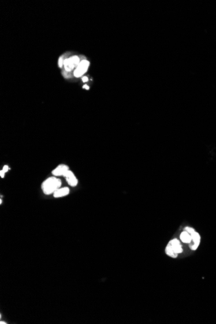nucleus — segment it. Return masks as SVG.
I'll use <instances>...</instances> for the list:
<instances>
[{"instance_id": "f257e3e1", "label": "nucleus", "mask_w": 216, "mask_h": 324, "mask_svg": "<svg viewBox=\"0 0 216 324\" xmlns=\"http://www.w3.org/2000/svg\"><path fill=\"white\" fill-rule=\"evenodd\" d=\"M62 180L57 177L52 176L45 179L41 184L43 192L45 195L53 194L56 191L61 188Z\"/></svg>"}, {"instance_id": "f03ea898", "label": "nucleus", "mask_w": 216, "mask_h": 324, "mask_svg": "<svg viewBox=\"0 0 216 324\" xmlns=\"http://www.w3.org/2000/svg\"><path fill=\"white\" fill-rule=\"evenodd\" d=\"M63 177L66 179L67 183L71 186V187H74L77 186L78 183V179L77 177L74 175V173L70 170V169L66 172V173L63 175Z\"/></svg>"}, {"instance_id": "7ed1b4c3", "label": "nucleus", "mask_w": 216, "mask_h": 324, "mask_svg": "<svg viewBox=\"0 0 216 324\" xmlns=\"http://www.w3.org/2000/svg\"><path fill=\"white\" fill-rule=\"evenodd\" d=\"M69 169V167L66 164H60L52 171L53 176L60 177L63 176V175Z\"/></svg>"}, {"instance_id": "20e7f679", "label": "nucleus", "mask_w": 216, "mask_h": 324, "mask_svg": "<svg viewBox=\"0 0 216 324\" xmlns=\"http://www.w3.org/2000/svg\"><path fill=\"white\" fill-rule=\"evenodd\" d=\"M170 245H171L172 249L174 250V251L176 254H180L182 252V246L180 243V241L177 240V239H174L170 242H169Z\"/></svg>"}, {"instance_id": "39448f33", "label": "nucleus", "mask_w": 216, "mask_h": 324, "mask_svg": "<svg viewBox=\"0 0 216 324\" xmlns=\"http://www.w3.org/2000/svg\"><path fill=\"white\" fill-rule=\"evenodd\" d=\"M69 192H70V190L68 187L60 188L53 194V196L55 198H63V197H65V196L69 195Z\"/></svg>"}, {"instance_id": "423d86ee", "label": "nucleus", "mask_w": 216, "mask_h": 324, "mask_svg": "<svg viewBox=\"0 0 216 324\" xmlns=\"http://www.w3.org/2000/svg\"><path fill=\"white\" fill-rule=\"evenodd\" d=\"M190 235L192 237V240L193 241V245L191 246V248L192 250H193V251H196V250L198 248L199 243H200L201 237H200V235H199V233L196 232H194Z\"/></svg>"}, {"instance_id": "0eeeda50", "label": "nucleus", "mask_w": 216, "mask_h": 324, "mask_svg": "<svg viewBox=\"0 0 216 324\" xmlns=\"http://www.w3.org/2000/svg\"><path fill=\"white\" fill-rule=\"evenodd\" d=\"M180 239L183 243H190L191 241H192L191 235L186 231L182 232L181 233Z\"/></svg>"}, {"instance_id": "6e6552de", "label": "nucleus", "mask_w": 216, "mask_h": 324, "mask_svg": "<svg viewBox=\"0 0 216 324\" xmlns=\"http://www.w3.org/2000/svg\"><path fill=\"white\" fill-rule=\"evenodd\" d=\"M63 64L65 66V69H66V71H71L74 67H75L74 63H73V60L71 59V58H67V59L65 60L64 62H63Z\"/></svg>"}, {"instance_id": "1a4fd4ad", "label": "nucleus", "mask_w": 216, "mask_h": 324, "mask_svg": "<svg viewBox=\"0 0 216 324\" xmlns=\"http://www.w3.org/2000/svg\"><path fill=\"white\" fill-rule=\"evenodd\" d=\"M166 251V254L168 255V256H170V257H171V258H176L177 257V255H178V254H176V253L174 251V250L172 249L171 245H170V243H168V245L166 246V251Z\"/></svg>"}, {"instance_id": "9d476101", "label": "nucleus", "mask_w": 216, "mask_h": 324, "mask_svg": "<svg viewBox=\"0 0 216 324\" xmlns=\"http://www.w3.org/2000/svg\"><path fill=\"white\" fill-rule=\"evenodd\" d=\"M89 65V62L88 61H87V60H84L82 62H80V63L78 64L77 67H78L80 69H82V70H84L85 72H86L88 70V68Z\"/></svg>"}, {"instance_id": "9b49d317", "label": "nucleus", "mask_w": 216, "mask_h": 324, "mask_svg": "<svg viewBox=\"0 0 216 324\" xmlns=\"http://www.w3.org/2000/svg\"><path fill=\"white\" fill-rule=\"evenodd\" d=\"M71 59H72V60H73V62L74 63L75 67H77L78 64L80 63L79 58L78 56H74L71 57Z\"/></svg>"}, {"instance_id": "f8f14e48", "label": "nucleus", "mask_w": 216, "mask_h": 324, "mask_svg": "<svg viewBox=\"0 0 216 324\" xmlns=\"http://www.w3.org/2000/svg\"><path fill=\"white\" fill-rule=\"evenodd\" d=\"M185 231H186L187 232H188L189 233H190V234H192V233H193L194 232H195V230H194L193 228H192L187 226V227H186L185 228Z\"/></svg>"}, {"instance_id": "ddd939ff", "label": "nucleus", "mask_w": 216, "mask_h": 324, "mask_svg": "<svg viewBox=\"0 0 216 324\" xmlns=\"http://www.w3.org/2000/svg\"><path fill=\"white\" fill-rule=\"evenodd\" d=\"M9 169H10V168H9V166H7V165H5V166L3 167L2 170H3L5 173H7V172L9 170Z\"/></svg>"}, {"instance_id": "4468645a", "label": "nucleus", "mask_w": 216, "mask_h": 324, "mask_svg": "<svg viewBox=\"0 0 216 324\" xmlns=\"http://www.w3.org/2000/svg\"><path fill=\"white\" fill-rule=\"evenodd\" d=\"M58 64H59V67H62V65H63V62H62V58H59V62H58Z\"/></svg>"}, {"instance_id": "2eb2a0df", "label": "nucleus", "mask_w": 216, "mask_h": 324, "mask_svg": "<svg viewBox=\"0 0 216 324\" xmlns=\"http://www.w3.org/2000/svg\"><path fill=\"white\" fill-rule=\"evenodd\" d=\"M5 173L2 169V170L0 171V175H1L2 178H4L5 177Z\"/></svg>"}, {"instance_id": "dca6fc26", "label": "nucleus", "mask_w": 216, "mask_h": 324, "mask_svg": "<svg viewBox=\"0 0 216 324\" xmlns=\"http://www.w3.org/2000/svg\"><path fill=\"white\" fill-rule=\"evenodd\" d=\"M88 80V77H85L82 78V81H83L84 82H87Z\"/></svg>"}, {"instance_id": "f3484780", "label": "nucleus", "mask_w": 216, "mask_h": 324, "mask_svg": "<svg viewBox=\"0 0 216 324\" xmlns=\"http://www.w3.org/2000/svg\"><path fill=\"white\" fill-rule=\"evenodd\" d=\"M83 88H85L86 89H88H88H89V86H87V85H84V86H83Z\"/></svg>"}, {"instance_id": "a211bd4d", "label": "nucleus", "mask_w": 216, "mask_h": 324, "mask_svg": "<svg viewBox=\"0 0 216 324\" xmlns=\"http://www.w3.org/2000/svg\"><path fill=\"white\" fill-rule=\"evenodd\" d=\"M0 323H1V324H3V323H7L3 322H0Z\"/></svg>"}]
</instances>
